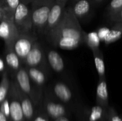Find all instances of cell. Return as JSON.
Returning a JSON list of instances; mask_svg holds the SVG:
<instances>
[{"label": "cell", "instance_id": "2e32d148", "mask_svg": "<svg viewBox=\"0 0 122 121\" xmlns=\"http://www.w3.org/2000/svg\"><path fill=\"white\" fill-rule=\"evenodd\" d=\"M122 36V22H114L113 26L109 29V33L104 41L107 44L113 43L119 40Z\"/></svg>", "mask_w": 122, "mask_h": 121}, {"label": "cell", "instance_id": "ac0fdd59", "mask_svg": "<svg viewBox=\"0 0 122 121\" xmlns=\"http://www.w3.org/2000/svg\"><path fill=\"white\" fill-rule=\"evenodd\" d=\"M46 111L49 115L55 119L61 116H64L66 114L65 107L60 103H56L54 102H49L47 103Z\"/></svg>", "mask_w": 122, "mask_h": 121}, {"label": "cell", "instance_id": "cb8c5ba5", "mask_svg": "<svg viewBox=\"0 0 122 121\" xmlns=\"http://www.w3.org/2000/svg\"><path fill=\"white\" fill-rule=\"evenodd\" d=\"M107 121H122V118L118 114L115 108L109 106L107 113Z\"/></svg>", "mask_w": 122, "mask_h": 121}, {"label": "cell", "instance_id": "5b68a950", "mask_svg": "<svg viewBox=\"0 0 122 121\" xmlns=\"http://www.w3.org/2000/svg\"><path fill=\"white\" fill-rule=\"evenodd\" d=\"M66 1L61 0H55L54 3L48 15L47 21L44 28V33L46 35L53 28H54L61 21L64 11L66 9Z\"/></svg>", "mask_w": 122, "mask_h": 121}, {"label": "cell", "instance_id": "6da1fadb", "mask_svg": "<svg viewBox=\"0 0 122 121\" xmlns=\"http://www.w3.org/2000/svg\"><path fill=\"white\" fill-rule=\"evenodd\" d=\"M86 34L79 19L69 7L65 9L61 21L46 34V36L55 47L73 50L84 43Z\"/></svg>", "mask_w": 122, "mask_h": 121}, {"label": "cell", "instance_id": "d4e9b609", "mask_svg": "<svg viewBox=\"0 0 122 121\" xmlns=\"http://www.w3.org/2000/svg\"><path fill=\"white\" fill-rule=\"evenodd\" d=\"M1 1L14 14L15 10L17 8L20 2V0H1Z\"/></svg>", "mask_w": 122, "mask_h": 121}, {"label": "cell", "instance_id": "4fadbf2b", "mask_svg": "<svg viewBox=\"0 0 122 121\" xmlns=\"http://www.w3.org/2000/svg\"><path fill=\"white\" fill-rule=\"evenodd\" d=\"M47 60L49 66L56 73L62 72L64 68V62L61 55L54 50H49L47 53Z\"/></svg>", "mask_w": 122, "mask_h": 121}, {"label": "cell", "instance_id": "4dcf8cb0", "mask_svg": "<svg viewBox=\"0 0 122 121\" xmlns=\"http://www.w3.org/2000/svg\"><path fill=\"white\" fill-rule=\"evenodd\" d=\"M4 61H2V59L0 58V71H4Z\"/></svg>", "mask_w": 122, "mask_h": 121}, {"label": "cell", "instance_id": "9c48e42d", "mask_svg": "<svg viewBox=\"0 0 122 121\" xmlns=\"http://www.w3.org/2000/svg\"><path fill=\"white\" fill-rule=\"evenodd\" d=\"M96 103L104 107L107 110L109 108V93L106 78H99L96 92Z\"/></svg>", "mask_w": 122, "mask_h": 121}, {"label": "cell", "instance_id": "4316f807", "mask_svg": "<svg viewBox=\"0 0 122 121\" xmlns=\"http://www.w3.org/2000/svg\"><path fill=\"white\" fill-rule=\"evenodd\" d=\"M109 33V29L107 28H102L99 30L98 31V36L100 39V40L104 41L105 39V38L107 36L108 34Z\"/></svg>", "mask_w": 122, "mask_h": 121}, {"label": "cell", "instance_id": "836d02e7", "mask_svg": "<svg viewBox=\"0 0 122 121\" xmlns=\"http://www.w3.org/2000/svg\"><path fill=\"white\" fill-rule=\"evenodd\" d=\"M34 0H23L22 1H21V2H23V3H24V4H31L32 1H33Z\"/></svg>", "mask_w": 122, "mask_h": 121}, {"label": "cell", "instance_id": "e0dca14e", "mask_svg": "<svg viewBox=\"0 0 122 121\" xmlns=\"http://www.w3.org/2000/svg\"><path fill=\"white\" fill-rule=\"evenodd\" d=\"M30 79L38 86H42L46 81L44 72L37 67H28L26 69Z\"/></svg>", "mask_w": 122, "mask_h": 121}, {"label": "cell", "instance_id": "5bb4252c", "mask_svg": "<svg viewBox=\"0 0 122 121\" xmlns=\"http://www.w3.org/2000/svg\"><path fill=\"white\" fill-rule=\"evenodd\" d=\"M91 50L92 51V53L94 55V63H95L96 69L99 74V78H106V73H105L106 68H105L104 56H103L102 52L99 49V47L94 48H92Z\"/></svg>", "mask_w": 122, "mask_h": 121}, {"label": "cell", "instance_id": "7c38bea8", "mask_svg": "<svg viewBox=\"0 0 122 121\" xmlns=\"http://www.w3.org/2000/svg\"><path fill=\"white\" fill-rule=\"evenodd\" d=\"M5 61L11 70L17 71L20 68L21 63L14 49V45L5 46Z\"/></svg>", "mask_w": 122, "mask_h": 121}, {"label": "cell", "instance_id": "e575fe53", "mask_svg": "<svg viewBox=\"0 0 122 121\" xmlns=\"http://www.w3.org/2000/svg\"><path fill=\"white\" fill-rule=\"evenodd\" d=\"M61 1H66V2H67V1H69V0H61Z\"/></svg>", "mask_w": 122, "mask_h": 121}, {"label": "cell", "instance_id": "3957f363", "mask_svg": "<svg viewBox=\"0 0 122 121\" xmlns=\"http://www.w3.org/2000/svg\"><path fill=\"white\" fill-rule=\"evenodd\" d=\"M14 23L19 32H31L33 29L32 16L31 9L28 7L27 4L19 2L15 10Z\"/></svg>", "mask_w": 122, "mask_h": 121}, {"label": "cell", "instance_id": "52a82bcc", "mask_svg": "<svg viewBox=\"0 0 122 121\" xmlns=\"http://www.w3.org/2000/svg\"><path fill=\"white\" fill-rule=\"evenodd\" d=\"M19 32L16 27L14 21L2 20L0 21V38L5 43V46L14 45V42Z\"/></svg>", "mask_w": 122, "mask_h": 121}, {"label": "cell", "instance_id": "1f68e13d", "mask_svg": "<svg viewBox=\"0 0 122 121\" xmlns=\"http://www.w3.org/2000/svg\"><path fill=\"white\" fill-rule=\"evenodd\" d=\"M104 0H91L92 4H99L101 2H102Z\"/></svg>", "mask_w": 122, "mask_h": 121}, {"label": "cell", "instance_id": "f546056e", "mask_svg": "<svg viewBox=\"0 0 122 121\" xmlns=\"http://www.w3.org/2000/svg\"><path fill=\"white\" fill-rule=\"evenodd\" d=\"M0 121H7L6 116L0 111Z\"/></svg>", "mask_w": 122, "mask_h": 121}, {"label": "cell", "instance_id": "83f0119b", "mask_svg": "<svg viewBox=\"0 0 122 121\" xmlns=\"http://www.w3.org/2000/svg\"><path fill=\"white\" fill-rule=\"evenodd\" d=\"M112 22H122V8L119 11V12L113 18V19L111 21Z\"/></svg>", "mask_w": 122, "mask_h": 121}, {"label": "cell", "instance_id": "8fae6325", "mask_svg": "<svg viewBox=\"0 0 122 121\" xmlns=\"http://www.w3.org/2000/svg\"><path fill=\"white\" fill-rule=\"evenodd\" d=\"M55 96L64 103H69L73 98V93L70 87L63 82H57L54 86Z\"/></svg>", "mask_w": 122, "mask_h": 121}, {"label": "cell", "instance_id": "d6986e66", "mask_svg": "<svg viewBox=\"0 0 122 121\" xmlns=\"http://www.w3.org/2000/svg\"><path fill=\"white\" fill-rule=\"evenodd\" d=\"M23 111L20 102L14 100L10 103V117L13 121H21L23 119Z\"/></svg>", "mask_w": 122, "mask_h": 121}, {"label": "cell", "instance_id": "9a60e30c", "mask_svg": "<svg viewBox=\"0 0 122 121\" xmlns=\"http://www.w3.org/2000/svg\"><path fill=\"white\" fill-rule=\"evenodd\" d=\"M108 110L96 103L88 113V121H107Z\"/></svg>", "mask_w": 122, "mask_h": 121}, {"label": "cell", "instance_id": "ba28073f", "mask_svg": "<svg viewBox=\"0 0 122 121\" xmlns=\"http://www.w3.org/2000/svg\"><path fill=\"white\" fill-rule=\"evenodd\" d=\"M92 5L91 0H74L69 8L79 21H82L89 16Z\"/></svg>", "mask_w": 122, "mask_h": 121}, {"label": "cell", "instance_id": "7402d4cb", "mask_svg": "<svg viewBox=\"0 0 122 121\" xmlns=\"http://www.w3.org/2000/svg\"><path fill=\"white\" fill-rule=\"evenodd\" d=\"M21 108H22V111H23V115L26 119H30L33 116L34 114V110H33V106L29 98L26 97H23L21 98Z\"/></svg>", "mask_w": 122, "mask_h": 121}, {"label": "cell", "instance_id": "277c9868", "mask_svg": "<svg viewBox=\"0 0 122 121\" xmlns=\"http://www.w3.org/2000/svg\"><path fill=\"white\" fill-rule=\"evenodd\" d=\"M36 37L31 32H21L14 42V49L22 63L30 51L34 44L36 41Z\"/></svg>", "mask_w": 122, "mask_h": 121}, {"label": "cell", "instance_id": "7a4b0ae2", "mask_svg": "<svg viewBox=\"0 0 122 121\" xmlns=\"http://www.w3.org/2000/svg\"><path fill=\"white\" fill-rule=\"evenodd\" d=\"M55 0H34L31 3L33 29L44 32L49 11Z\"/></svg>", "mask_w": 122, "mask_h": 121}, {"label": "cell", "instance_id": "484cf974", "mask_svg": "<svg viewBox=\"0 0 122 121\" xmlns=\"http://www.w3.org/2000/svg\"><path fill=\"white\" fill-rule=\"evenodd\" d=\"M0 111L6 116V117L10 116V103H9V101L6 98H5L1 103Z\"/></svg>", "mask_w": 122, "mask_h": 121}, {"label": "cell", "instance_id": "d590c367", "mask_svg": "<svg viewBox=\"0 0 122 121\" xmlns=\"http://www.w3.org/2000/svg\"><path fill=\"white\" fill-rule=\"evenodd\" d=\"M23 1V0H20V1Z\"/></svg>", "mask_w": 122, "mask_h": 121}, {"label": "cell", "instance_id": "d6a6232c", "mask_svg": "<svg viewBox=\"0 0 122 121\" xmlns=\"http://www.w3.org/2000/svg\"><path fill=\"white\" fill-rule=\"evenodd\" d=\"M46 121V119H44L43 117L39 116V117H37V118L35 119V121Z\"/></svg>", "mask_w": 122, "mask_h": 121}, {"label": "cell", "instance_id": "44dd1931", "mask_svg": "<svg viewBox=\"0 0 122 121\" xmlns=\"http://www.w3.org/2000/svg\"><path fill=\"white\" fill-rule=\"evenodd\" d=\"M9 80L8 78V73L4 71L2 75L1 81L0 83V103H1L6 98L9 89Z\"/></svg>", "mask_w": 122, "mask_h": 121}, {"label": "cell", "instance_id": "603a6c76", "mask_svg": "<svg viewBox=\"0 0 122 121\" xmlns=\"http://www.w3.org/2000/svg\"><path fill=\"white\" fill-rule=\"evenodd\" d=\"M84 43L92 49L94 48H98L99 46L100 39L98 34L96 32H92L86 34Z\"/></svg>", "mask_w": 122, "mask_h": 121}, {"label": "cell", "instance_id": "8992f818", "mask_svg": "<svg viewBox=\"0 0 122 121\" xmlns=\"http://www.w3.org/2000/svg\"><path fill=\"white\" fill-rule=\"evenodd\" d=\"M44 63L45 59L44 51L41 44L36 41L26 56L23 63L27 67H39L44 66Z\"/></svg>", "mask_w": 122, "mask_h": 121}, {"label": "cell", "instance_id": "f1b7e54d", "mask_svg": "<svg viewBox=\"0 0 122 121\" xmlns=\"http://www.w3.org/2000/svg\"><path fill=\"white\" fill-rule=\"evenodd\" d=\"M55 121H69V120L65 116H61V117H59L58 118H56Z\"/></svg>", "mask_w": 122, "mask_h": 121}, {"label": "cell", "instance_id": "30bf717a", "mask_svg": "<svg viewBox=\"0 0 122 121\" xmlns=\"http://www.w3.org/2000/svg\"><path fill=\"white\" fill-rule=\"evenodd\" d=\"M16 78L19 90L25 94L30 95L31 93V86L26 68L21 66L16 71Z\"/></svg>", "mask_w": 122, "mask_h": 121}, {"label": "cell", "instance_id": "ffe728a7", "mask_svg": "<svg viewBox=\"0 0 122 121\" xmlns=\"http://www.w3.org/2000/svg\"><path fill=\"white\" fill-rule=\"evenodd\" d=\"M122 8V0H112L107 6V12L110 21L119 12Z\"/></svg>", "mask_w": 122, "mask_h": 121}]
</instances>
